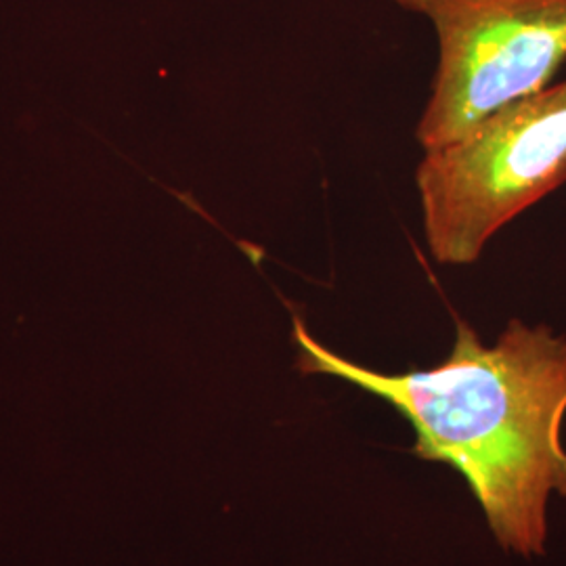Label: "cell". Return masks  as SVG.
<instances>
[{"mask_svg": "<svg viewBox=\"0 0 566 566\" xmlns=\"http://www.w3.org/2000/svg\"><path fill=\"white\" fill-rule=\"evenodd\" d=\"M292 325L303 374L338 378L397 409L416 430L411 453L464 476L500 546L544 554L547 500L566 497L565 336L512 319L486 346L455 319L443 364L385 374L327 348L298 313Z\"/></svg>", "mask_w": 566, "mask_h": 566, "instance_id": "1", "label": "cell"}, {"mask_svg": "<svg viewBox=\"0 0 566 566\" xmlns=\"http://www.w3.org/2000/svg\"><path fill=\"white\" fill-rule=\"evenodd\" d=\"M566 185V78L424 151L416 170L426 245L439 264H474L486 243Z\"/></svg>", "mask_w": 566, "mask_h": 566, "instance_id": "2", "label": "cell"}, {"mask_svg": "<svg viewBox=\"0 0 566 566\" xmlns=\"http://www.w3.org/2000/svg\"><path fill=\"white\" fill-rule=\"evenodd\" d=\"M432 23L439 60L416 139H460L507 103L552 84L566 61V0H392Z\"/></svg>", "mask_w": 566, "mask_h": 566, "instance_id": "3", "label": "cell"}]
</instances>
